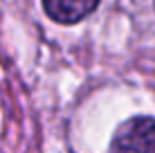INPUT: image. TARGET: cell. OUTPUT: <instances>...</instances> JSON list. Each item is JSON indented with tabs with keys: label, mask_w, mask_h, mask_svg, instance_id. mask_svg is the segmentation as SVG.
Listing matches in <instances>:
<instances>
[{
	"label": "cell",
	"mask_w": 155,
	"mask_h": 153,
	"mask_svg": "<svg viewBox=\"0 0 155 153\" xmlns=\"http://www.w3.org/2000/svg\"><path fill=\"white\" fill-rule=\"evenodd\" d=\"M43 12L56 25H77L97 12L101 0H41Z\"/></svg>",
	"instance_id": "7a4b0ae2"
},
{
	"label": "cell",
	"mask_w": 155,
	"mask_h": 153,
	"mask_svg": "<svg viewBox=\"0 0 155 153\" xmlns=\"http://www.w3.org/2000/svg\"><path fill=\"white\" fill-rule=\"evenodd\" d=\"M153 7H155V2H153Z\"/></svg>",
	"instance_id": "3957f363"
},
{
	"label": "cell",
	"mask_w": 155,
	"mask_h": 153,
	"mask_svg": "<svg viewBox=\"0 0 155 153\" xmlns=\"http://www.w3.org/2000/svg\"><path fill=\"white\" fill-rule=\"evenodd\" d=\"M108 153H155V117L133 115L115 128Z\"/></svg>",
	"instance_id": "6da1fadb"
}]
</instances>
